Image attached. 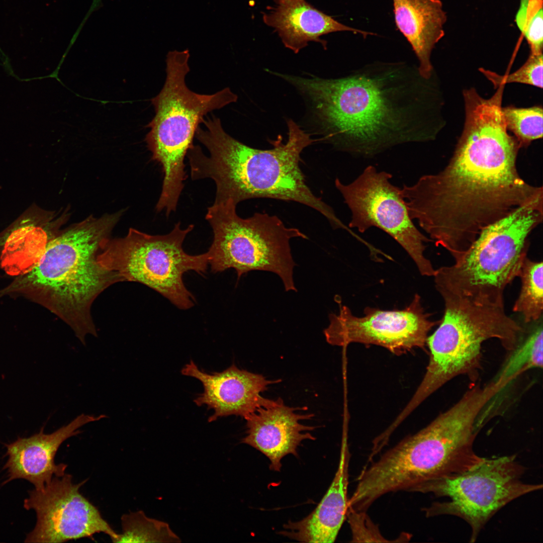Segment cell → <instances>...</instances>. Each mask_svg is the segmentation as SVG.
<instances>
[{
    "mask_svg": "<svg viewBox=\"0 0 543 543\" xmlns=\"http://www.w3.org/2000/svg\"><path fill=\"white\" fill-rule=\"evenodd\" d=\"M542 318L522 339L506 359L497 376L514 380L524 372L534 368H542Z\"/></svg>",
    "mask_w": 543,
    "mask_h": 543,
    "instance_id": "cb8c5ba5",
    "label": "cell"
},
{
    "mask_svg": "<svg viewBox=\"0 0 543 543\" xmlns=\"http://www.w3.org/2000/svg\"><path fill=\"white\" fill-rule=\"evenodd\" d=\"M298 408L284 404L281 398L257 408L244 419L246 435L242 442L256 449L269 460V469L280 472L281 461L286 456H298L297 448L304 440H315L307 431L315 426L305 425L300 421L311 419L313 414L296 413Z\"/></svg>",
    "mask_w": 543,
    "mask_h": 543,
    "instance_id": "2e32d148",
    "label": "cell"
},
{
    "mask_svg": "<svg viewBox=\"0 0 543 543\" xmlns=\"http://www.w3.org/2000/svg\"><path fill=\"white\" fill-rule=\"evenodd\" d=\"M284 78L305 98L322 140L337 149L367 157L431 138L423 124L426 79L418 68L381 63L338 78Z\"/></svg>",
    "mask_w": 543,
    "mask_h": 543,
    "instance_id": "7a4b0ae2",
    "label": "cell"
},
{
    "mask_svg": "<svg viewBox=\"0 0 543 543\" xmlns=\"http://www.w3.org/2000/svg\"><path fill=\"white\" fill-rule=\"evenodd\" d=\"M542 53L530 54L524 64L515 72L507 75L480 69L496 87L510 82H518L542 88Z\"/></svg>",
    "mask_w": 543,
    "mask_h": 543,
    "instance_id": "484cf974",
    "label": "cell"
},
{
    "mask_svg": "<svg viewBox=\"0 0 543 543\" xmlns=\"http://www.w3.org/2000/svg\"><path fill=\"white\" fill-rule=\"evenodd\" d=\"M543 201L521 206L484 229L454 264L435 269L443 300L504 307L506 287L518 277L531 231L542 221Z\"/></svg>",
    "mask_w": 543,
    "mask_h": 543,
    "instance_id": "8992f818",
    "label": "cell"
},
{
    "mask_svg": "<svg viewBox=\"0 0 543 543\" xmlns=\"http://www.w3.org/2000/svg\"><path fill=\"white\" fill-rule=\"evenodd\" d=\"M396 25L409 42L419 61L420 74H432L430 56L444 35L447 16L440 0H393Z\"/></svg>",
    "mask_w": 543,
    "mask_h": 543,
    "instance_id": "ffe728a7",
    "label": "cell"
},
{
    "mask_svg": "<svg viewBox=\"0 0 543 543\" xmlns=\"http://www.w3.org/2000/svg\"><path fill=\"white\" fill-rule=\"evenodd\" d=\"M105 417L103 414L95 416L81 414L51 433H44L43 427L38 433L5 444L8 459L4 469L7 470L8 475L5 483L23 479L33 484L35 489H40L51 481L53 475L63 476L67 465L54 462L60 445L79 433V429L83 425Z\"/></svg>",
    "mask_w": 543,
    "mask_h": 543,
    "instance_id": "e0dca14e",
    "label": "cell"
},
{
    "mask_svg": "<svg viewBox=\"0 0 543 543\" xmlns=\"http://www.w3.org/2000/svg\"><path fill=\"white\" fill-rule=\"evenodd\" d=\"M543 0H528L524 15L522 33L525 37L531 54L542 52Z\"/></svg>",
    "mask_w": 543,
    "mask_h": 543,
    "instance_id": "4316f807",
    "label": "cell"
},
{
    "mask_svg": "<svg viewBox=\"0 0 543 543\" xmlns=\"http://www.w3.org/2000/svg\"><path fill=\"white\" fill-rule=\"evenodd\" d=\"M122 213L92 216L64 230L47 242L27 277L48 293L53 310L83 344L86 335L97 336L90 312L95 300L111 285L122 282L99 260Z\"/></svg>",
    "mask_w": 543,
    "mask_h": 543,
    "instance_id": "5b68a950",
    "label": "cell"
},
{
    "mask_svg": "<svg viewBox=\"0 0 543 543\" xmlns=\"http://www.w3.org/2000/svg\"><path fill=\"white\" fill-rule=\"evenodd\" d=\"M364 314L356 316L347 306L340 305L338 314L329 315L330 324L324 330L327 342L340 346L352 342L375 344L398 354L423 347L429 331L440 322L430 319L417 294L403 310L367 307Z\"/></svg>",
    "mask_w": 543,
    "mask_h": 543,
    "instance_id": "5bb4252c",
    "label": "cell"
},
{
    "mask_svg": "<svg viewBox=\"0 0 543 543\" xmlns=\"http://www.w3.org/2000/svg\"><path fill=\"white\" fill-rule=\"evenodd\" d=\"M87 479L78 484L72 476L65 474L54 477L40 489L29 492L24 507L36 513L35 528L27 535L25 542H63L104 533L112 541L116 532L102 517L99 510L79 492Z\"/></svg>",
    "mask_w": 543,
    "mask_h": 543,
    "instance_id": "4fadbf2b",
    "label": "cell"
},
{
    "mask_svg": "<svg viewBox=\"0 0 543 543\" xmlns=\"http://www.w3.org/2000/svg\"><path fill=\"white\" fill-rule=\"evenodd\" d=\"M206 129L198 128L195 136L209 153L199 145L187 153L193 180L209 178L216 185L214 203L232 200L236 205L254 198L294 201L307 206L324 216L334 228L342 221L333 209L315 196L306 184L300 167L301 154L315 140L291 119L287 121L288 138L272 141L273 147L259 149L248 146L228 134L219 118L204 119Z\"/></svg>",
    "mask_w": 543,
    "mask_h": 543,
    "instance_id": "3957f363",
    "label": "cell"
},
{
    "mask_svg": "<svg viewBox=\"0 0 543 543\" xmlns=\"http://www.w3.org/2000/svg\"><path fill=\"white\" fill-rule=\"evenodd\" d=\"M346 519L351 531V542H394L383 536L378 526L372 521L366 511H357L348 507Z\"/></svg>",
    "mask_w": 543,
    "mask_h": 543,
    "instance_id": "83f0119b",
    "label": "cell"
},
{
    "mask_svg": "<svg viewBox=\"0 0 543 543\" xmlns=\"http://www.w3.org/2000/svg\"><path fill=\"white\" fill-rule=\"evenodd\" d=\"M122 532L114 542H180V538L164 521L148 517L142 511L121 517Z\"/></svg>",
    "mask_w": 543,
    "mask_h": 543,
    "instance_id": "603a6c76",
    "label": "cell"
},
{
    "mask_svg": "<svg viewBox=\"0 0 543 543\" xmlns=\"http://www.w3.org/2000/svg\"><path fill=\"white\" fill-rule=\"evenodd\" d=\"M262 19L278 33L286 47L298 53L309 42H326L320 37L330 33L350 31L364 37L374 33L345 25L313 7L305 0H274Z\"/></svg>",
    "mask_w": 543,
    "mask_h": 543,
    "instance_id": "ac0fdd59",
    "label": "cell"
},
{
    "mask_svg": "<svg viewBox=\"0 0 543 543\" xmlns=\"http://www.w3.org/2000/svg\"><path fill=\"white\" fill-rule=\"evenodd\" d=\"M236 205L228 200L208 208L206 219L213 232L207 252L211 271L215 274L233 268L238 279L251 270L270 272L281 279L286 291L297 292L290 241L308 237L297 228L287 227L275 215L255 213L241 218Z\"/></svg>",
    "mask_w": 543,
    "mask_h": 543,
    "instance_id": "9c48e42d",
    "label": "cell"
},
{
    "mask_svg": "<svg viewBox=\"0 0 543 543\" xmlns=\"http://www.w3.org/2000/svg\"><path fill=\"white\" fill-rule=\"evenodd\" d=\"M181 373L202 383L204 391L194 401L198 406L205 405L213 409L210 422L232 415L244 418L259 407L271 402L272 400L260 394L269 385L281 381L268 380L262 375L239 369L234 364L221 372L208 374L200 370L192 360Z\"/></svg>",
    "mask_w": 543,
    "mask_h": 543,
    "instance_id": "9a60e30c",
    "label": "cell"
},
{
    "mask_svg": "<svg viewBox=\"0 0 543 543\" xmlns=\"http://www.w3.org/2000/svg\"><path fill=\"white\" fill-rule=\"evenodd\" d=\"M464 130L447 165L400 188L411 219L455 260L487 226L518 208L543 200L542 187L519 175L520 145L507 132L502 97L464 98Z\"/></svg>",
    "mask_w": 543,
    "mask_h": 543,
    "instance_id": "6da1fadb",
    "label": "cell"
},
{
    "mask_svg": "<svg viewBox=\"0 0 543 543\" xmlns=\"http://www.w3.org/2000/svg\"><path fill=\"white\" fill-rule=\"evenodd\" d=\"M188 49L168 53L166 77L160 93L151 100L155 115L146 127L145 137L152 158L161 165L164 174L162 190L156 208L174 212L187 175L184 159L194 145L193 139L204 117L237 101L238 97L226 87L211 95L191 90L186 84L190 71Z\"/></svg>",
    "mask_w": 543,
    "mask_h": 543,
    "instance_id": "52a82bcc",
    "label": "cell"
},
{
    "mask_svg": "<svg viewBox=\"0 0 543 543\" xmlns=\"http://www.w3.org/2000/svg\"><path fill=\"white\" fill-rule=\"evenodd\" d=\"M507 130L512 132L520 147L542 137V109L539 106L518 108L513 106L502 108Z\"/></svg>",
    "mask_w": 543,
    "mask_h": 543,
    "instance_id": "d4e9b609",
    "label": "cell"
},
{
    "mask_svg": "<svg viewBox=\"0 0 543 543\" xmlns=\"http://www.w3.org/2000/svg\"><path fill=\"white\" fill-rule=\"evenodd\" d=\"M47 242V234L40 227L29 225L17 229L5 242L2 267L11 276L29 274L38 263Z\"/></svg>",
    "mask_w": 543,
    "mask_h": 543,
    "instance_id": "44dd1931",
    "label": "cell"
},
{
    "mask_svg": "<svg viewBox=\"0 0 543 543\" xmlns=\"http://www.w3.org/2000/svg\"><path fill=\"white\" fill-rule=\"evenodd\" d=\"M518 277L521 288L513 311L521 314L525 323L537 322L543 310L542 262L525 257Z\"/></svg>",
    "mask_w": 543,
    "mask_h": 543,
    "instance_id": "7402d4cb",
    "label": "cell"
},
{
    "mask_svg": "<svg viewBox=\"0 0 543 543\" xmlns=\"http://www.w3.org/2000/svg\"><path fill=\"white\" fill-rule=\"evenodd\" d=\"M478 432L475 412L467 404L456 402L365 467L356 479L350 505L367 511L388 493L408 491L417 485L450 479L473 469L484 459L473 448Z\"/></svg>",
    "mask_w": 543,
    "mask_h": 543,
    "instance_id": "277c9868",
    "label": "cell"
},
{
    "mask_svg": "<svg viewBox=\"0 0 543 543\" xmlns=\"http://www.w3.org/2000/svg\"><path fill=\"white\" fill-rule=\"evenodd\" d=\"M392 177L369 165L349 184L335 179V186L351 213L349 227L361 233L372 227L383 230L407 251L422 275L433 276L435 269L424 255L425 243L432 241L415 226L400 188L390 182Z\"/></svg>",
    "mask_w": 543,
    "mask_h": 543,
    "instance_id": "7c38bea8",
    "label": "cell"
},
{
    "mask_svg": "<svg viewBox=\"0 0 543 543\" xmlns=\"http://www.w3.org/2000/svg\"><path fill=\"white\" fill-rule=\"evenodd\" d=\"M525 468L516 455L484 458L473 469L457 477L422 483L409 491L431 493L446 497L423 510L427 517L450 515L464 520L471 528L470 541L475 542L488 521L512 500L542 488V485L523 482Z\"/></svg>",
    "mask_w": 543,
    "mask_h": 543,
    "instance_id": "8fae6325",
    "label": "cell"
},
{
    "mask_svg": "<svg viewBox=\"0 0 543 543\" xmlns=\"http://www.w3.org/2000/svg\"><path fill=\"white\" fill-rule=\"evenodd\" d=\"M443 318L426 340L429 360L423 379L405 406L412 412L432 393L460 375L475 377L480 367L483 343L496 338L511 352L522 340V327L504 307L446 300Z\"/></svg>",
    "mask_w": 543,
    "mask_h": 543,
    "instance_id": "ba28073f",
    "label": "cell"
},
{
    "mask_svg": "<svg viewBox=\"0 0 543 543\" xmlns=\"http://www.w3.org/2000/svg\"><path fill=\"white\" fill-rule=\"evenodd\" d=\"M176 223L170 232L151 235L130 228L124 237L109 239L99 255L101 264L116 274L122 281L142 284L166 298L180 310H188L195 298L186 287L184 274L193 270L206 273L207 252L190 255L183 247L187 235L194 228Z\"/></svg>",
    "mask_w": 543,
    "mask_h": 543,
    "instance_id": "30bf717a",
    "label": "cell"
},
{
    "mask_svg": "<svg viewBox=\"0 0 543 543\" xmlns=\"http://www.w3.org/2000/svg\"><path fill=\"white\" fill-rule=\"evenodd\" d=\"M350 454L343 441L333 481L317 507L298 521H289L278 533L302 542H333L346 519Z\"/></svg>",
    "mask_w": 543,
    "mask_h": 543,
    "instance_id": "d6986e66",
    "label": "cell"
}]
</instances>
